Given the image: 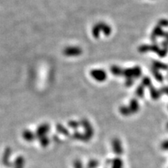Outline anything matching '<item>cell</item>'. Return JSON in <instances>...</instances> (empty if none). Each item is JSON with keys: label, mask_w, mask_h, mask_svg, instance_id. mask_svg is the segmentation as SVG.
I'll list each match as a JSON object with an SVG mask.
<instances>
[{"label": "cell", "mask_w": 168, "mask_h": 168, "mask_svg": "<svg viewBox=\"0 0 168 168\" xmlns=\"http://www.w3.org/2000/svg\"><path fill=\"white\" fill-rule=\"evenodd\" d=\"M11 155V149L10 148H6L5 150L3 156V164H4L6 167H13V164H11L9 161V158H10Z\"/></svg>", "instance_id": "6da1fadb"}, {"label": "cell", "mask_w": 168, "mask_h": 168, "mask_svg": "<svg viewBox=\"0 0 168 168\" xmlns=\"http://www.w3.org/2000/svg\"><path fill=\"white\" fill-rule=\"evenodd\" d=\"M24 158L23 157V156H18V157L16 158L15 161H14V164H13V167L14 168H23L24 167Z\"/></svg>", "instance_id": "7a4b0ae2"}, {"label": "cell", "mask_w": 168, "mask_h": 168, "mask_svg": "<svg viewBox=\"0 0 168 168\" xmlns=\"http://www.w3.org/2000/svg\"><path fill=\"white\" fill-rule=\"evenodd\" d=\"M48 130V125H42L38 129V132H37V135L39 138H42L44 136V135L46 134V132Z\"/></svg>", "instance_id": "3957f363"}, {"label": "cell", "mask_w": 168, "mask_h": 168, "mask_svg": "<svg viewBox=\"0 0 168 168\" xmlns=\"http://www.w3.org/2000/svg\"><path fill=\"white\" fill-rule=\"evenodd\" d=\"M23 139H24V140H26L27 141H28V142L33 141L35 138L34 135H33L32 132H29V131H26V132H23Z\"/></svg>", "instance_id": "277c9868"}, {"label": "cell", "mask_w": 168, "mask_h": 168, "mask_svg": "<svg viewBox=\"0 0 168 168\" xmlns=\"http://www.w3.org/2000/svg\"><path fill=\"white\" fill-rule=\"evenodd\" d=\"M40 142H41V145H42L43 147H46L49 144V140L46 136H44L42 137V138H41Z\"/></svg>", "instance_id": "5b68a950"}, {"label": "cell", "mask_w": 168, "mask_h": 168, "mask_svg": "<svg viewBox=\"0 0 168 168\" xmlns=\"http://www.w3.org/2000/svg\"><path fill=\"white\" fill-rule=\"evenodd\" d=\"M98 166V162L97 160H91L88 163L87 167L88 168H96Z\"/></svg>", "instance_id": "8992f818"}, {"label": "cell", "mask_w": 168, "mask_h": 168, "mask_svg": "<svg viewBox=\"0 0 168 168\" xmlns=\"http://www.w3.org/2000/svg\"><path fill=\"white\" fill-rule=\"evenodd\" d=\"M73 166H74V168H84L82 162L79 160H76L73 163Z\"/></svg>", "instance_id": "52a82bcc"}, {"label": "cell", "mask_w": 168, "mask_h": 168, "mask_svg": "<svg viewBox=\"0 0 168 168\" xmlns=\"http://www.w3.org/2000/svg\"><path fill=\"white\" fill-rule=\"evenodd\" d=\"M58 129H59V132H61V133L64 134V135H68V134H69L68 131H67L66 129H65L64 127H62V126L59 125V126H58Z\"/></svg>", "instance_id": "ba28073f"}]
</instances>
